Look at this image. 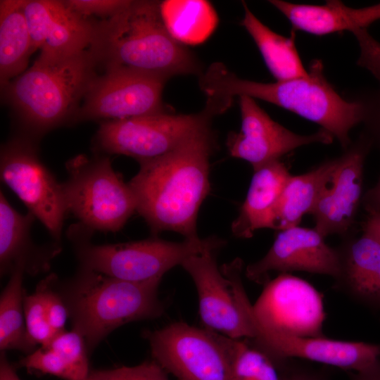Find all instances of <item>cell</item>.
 <instances>
[{
    "mask_svg": "<svg viewBox=\"0 0 380 380\" xmlns=\"http://www.w3.org/2000/svg\"><path fill=\"white\" fill-rule=\"evenodd\" d=\"M213 140L208 127L172 151L139 162V170L128 184L137 211L153 233L172 231L186 239L198 238L196 220L210 191Z\"/></svg>",
    "mask_w": 380,
    "mask_h": 380,
    "instance_id": "1",
    "label": "cell"
},
{
    "mask_svg": "<svg viewBox=\"0 0 380 380\" xmlns=\"http://www.w3.org/2000/svg\"><path fill=\"white\" fill-rule=\"evenodd\" d=\"M200 87L207 96L206 108L214 114L228 109L234 96L259 99L317 123L337 139L344 151L352 144L350 130L365 117L361 98L351 101L342 98L326 79L319 60L312 61L308 77L270 83L241 79L217 63L201 75Z\"/></svg>",
    "mask_w": 380,
    "mask_h": 380,
    "instance_id": "2",
    "label": "cell"
},
{
    "mask_svg": "<svg viewBox=\"0 0 380 380\" xmlns=\"http://www.w3.org/2000/svg\"><path fill=\"white\" fill-rule=\"evenodd\" d=\"M89 51L108 70H125L166 80L196 73L197 61L163 23L160 3L129 1L113 16L95 24Z\"/></svg>",
    "mask_w": 380,
    "mask_h": 380,
    "instance_id": "3",
    "label": "cell"
},
{
    "mask_svg": "<svg viewBox=\"0 0 380 380\" xmlns=\"http://www.w3.org/2000/svg\"><path fill=\"white\" fill-rule=\"evenodd\" d=\"M161 279L132 282L81 267L70 301L73 329L93 349L126 323L161 316L164 307L158 296Z\"/></svg>",
    "mask_w": 380,
    "mask_h": 380,
    "instance_id": "4",
    "label": "cell"
},
{
    "mask_svg": "<svg viewBox=\"0 0 380 380\" xmlns=\"http://www.w3.org/2000/svg\"><path fill=\"white\" fill-rule=\"evenodd\" d=\"M96 61L89 50L70 56H39L5 87L10 102L25 122L40 131L63 121L96 76Z\"/></svg>",
    "mask_w": 380,
    "mask_h": 380,
    "instance_id": "5",
    "label": "cell"
},
{
    "mask_svg": "<svg viewBox=\"0 0 380 380\" xmlns=\"http://www.w3.org/2000/svg\"><path fill=\"white\" fill-rule=\"evenodd\" d=\"M92 232L81 223L72 226L68 232L81 267L132 282L162 279L165 272L181 265L187 258L208 249H220L224 243L222 239L210 236L185 239L181 242L151 238L95 245L90 242Z\"/></svg>",
    "mask_w": 380,
    "mask_h": 380,
    "instance_id": "6",
    "label": "cell"
},
{
    "mask_svg": "<svg viewBox=\"0 0 380 380\" xmlns=\"http://www.w3.org/2000/svg\"><path fill=\"white\" fill-rule=\"evenodd\" d=\"M62 184L67 208L91 229L117 232L137 210L132 190L113 168L108 157L77 156L66 163Z\"/></svg>",
    "mask_w": 380,
    "mask_h": 380,
    "instance_id": "7",
    "label": "cell"
},
{
    "mask_svg": "<svg viewBox=\"0 0 380 380\" xmlns=\"http://www.w3.org/2000/svg\"><path fill=\"white\" fill-rule=\"evenodd\" d=\"M218 250L191 255L181 265L195 284L200 317L208 329L234 339H251L253 331L248 319L251 303L242 284L243 261L236 258L219 269Z\"/></svg>",
    "mask_w": 380,
    "mask_h": 380,
    "instance_id": "8",
    "label": "cell"
},
{
    "mask_svg": "<svg viewBox=\"0 0 380 380\" xmlns=\"http://www.w3.org/2000/svg\"><path fill=\"white\" fill-rule=\"evenodd\" d=\"M153 360L179 380H232L229 338L183 322L148 333Z\"/></svg>",
    "mask_w": 380,
    "mask_h": 380,
    "instance_id": "9",
    "label": "cell"
},
{
    "mask_svg": "<svg viewBox=\"0 0 380 380\" xmlns=\"http://www.w3.org/2000/svg\"><path fill=\"white\" fill-rule=\"evenodd\" d=\"M213 115L160 112L103 122L96 134L99 147L108 153L132 157L139 162L160 156L185 139L209 127Z\"/></svg>",
    "mask_w": 380,
    "mask_h": 380,
    "instance_id": "10",
    "label": "cell"
},
{
    "mask_svg": "<svg viewBox=\"0 0 380 380\" xmlns=\"http://www.w3.org/2000/svg\"><path fill=\"white\" fill-rule=\"evenodd\" d=\"M324 317L322 297L315 288L282 273L265 284L252 305L249 319L253 337L258 332L317 337L323 336Z\"/></svg>",
    "mask_w": 380,
    "mask_h": 380,
    "instance_id": "11",
    "label": "cell"
},
{
    "mask_svg": "<svg viewBox=\"0 0 380 380\" xmlns=\"http://www.w3.org/2000/svg\"><path fill=\"white\" fill-rule=\"evenodd\" d=\"M1 180L18 196L51 235L60 241L68 212L63 191L30 144L15 141L1 153Z\"/></svg>",
    "mask_w": 380,
    "mask_h": 380,
    "instance_id": "12",
    "label": "cell"
},
{
    "mask_svg": "<svg viewBox=\"0 0 380 380\" xmlns=\"http://www.w3.org/2000/svg\"><path fill=\"white\" fill-rule=\"evenodd\" d=\"M372 146V140L362 132L338 157L337 165L310 213L315 228L324 237H344L353 232L363 196L364 165Z\"/></svg>",
    "mask_w": 380,
    "mask_h": 380,
    "instance_id": "13",
    "label": "cell"
},
{
    "mask_svg": "<svg viewBox=\"0 0 380 380\" xmlns=\"http://www.w3.org/2000/svg\"><path fill=\"white\" fill-rule=\"evenodd\" d=\"M165 80L125 70L96 76L84 95L80 119L122 120L163 112Z\"/></svg>",
    "mask_w": 380,
    "mask_h": 380,
    "instance_id": "14",
    "label": "cell"
},
{
    "mask_svg": "<svg viewBox=\"0 0 380 380\" xmlns=\"http://www.w3.org/2000/svg\"><path fill=\"white\" fill-rule=\"evenodd\" d=\"M239 106L241 130L229 135L227 145L231 156L248 162L253 171L302 146L330 144L334 140L322 128L308 135L291 132L273 120L251 97L239 96Z\"/></svg>",
    "mask_w": 380,
    "mask_h": 380,
    "instance_id": "15",
    "label": "cell"
},
{
    "mask_svg": "<svg viewBox=\"0 0 380 380\" xmlns=\"http://www.w3.org/2000/svg\"><path fill=\"white\" fill-rule=\"evenodd\" d=\"M324 239L315 227L297 225L280 230L266 255L249 264L245 274L260 284L270 281L272 272L303 271L334 279L338 272V254Z\"/></svg>",
    "mask_w": 380,
    "mask_h": 380,
    "instance_id": "16",
    "label": "cell"
},
{
    "mask_svg": "<svg viewBox=\"0 0 380 380\" xmlns=\"http://www.w3.org/2000/svg\"><path fill=\"white\" fill-rule=\"evenodd\" d=\"M249 340L278 360H308L348 372L362 370L380 360V343L274 332H258Z\"/></svg>",
    "mask_w": 380,
    "mask_h": 380,
    "instance_id": "17",
    "label": "cell"
},
{
    "mask_svg": "<svg viewBox=\"0 0 380 380\" xmlns=\"http://www.w3.org/2000/svg\"><path fill=\"white\" fill-rule=\"evenodd\" d=\"M23 11L33 51L49 58L70 56L89 47L94 25L71 10L64 1H24Z\"/></svg>",
    "mask_w": 380,
    "mask_h": 380,
    "instance_id": "18",
    "label": "cell"
},
{
    "mask_svg": "<svg viewBox=\"0 0 380 380\" xmlns=\"http://www.w3.org/2000/svg\"><path fill=\"white\" fill-rule=\"evenodd\" d=\"M335 247L338 258V272L334 288L352 300L380 311V241L362 230L343 237Z\"/></svg>",
    "mask_w": 380,
    "mask_h": 380,
    "instance_id": "19",
    "label": "cell"
},
{
    "mask_svg": "<svg viewBox=\"0 0 380 380\" xmlns=\"http://www.w3.org/2000/svg\"><path fill=\"white\" fill-rule=\"evenodd\" d=\"M291 23L293 28L316 35L341 31L353 34L367 30L380 20V3L355 8L339 1H327L324 5L298 4L281 0L269 1Z\"/></svg>",
    "mask_w": 380,
    "mask_h": 380,
    "instance_id": "20",
    "label": "cell"
},
{
    "mask_svg": "<svg viewBox=\"0 0 380 380\" xmlns=\"http://www.w3.org/2000/svg\"><path fill=\"white\" fill-rule=\"evenodd\" d=\"M291 175L280 159L254 170L245 201L232 224L234 236L247 239L258 229H274L277 206Z\"/></svg>",
    "mask_w": 380,
    "mask_h": 380,
    "instance_id": "21",
    "label": "cell"
},
{
    "mask_svg": "<svg viewBox=\"0 0 380 380\" xmlns=\"http://www.w3.org/2000/svg\"><path fill=\"white\" fill-rule=\"evenodd\" d=\"M338 163V157L326 160L309 172L291 175L279 200L274 229L297 226L310 214Z\"/></svg>",
    "mask_w": 380,
    "mask_h": 380,
    "instance_id": "22",
    "label": "cell"
},
{
    "mask_svg": "<svg viewBox=\"0 0 380 380\" xmlns=\"http://www.w3.org/2000/svg\"><path fill=\"white\" fill-rule=\"evenodd\" d=\"M21 0L0 3V82L5 88L9 80L23 73L34 52Z\"/></svg>",
    "mask_w": 380,
    "mask_h": 380,
    "instance_id": "23",
    "label": "cell"
},
{
    "mask_svg": "<svg viewBox=\"0 0 380 380\" xmlns=\"http://www.w3.org/2000/svg\"><path fill=\"white\" fill-rule=\"evenodd\" d=\"M244 15L241 25L258 46L271 74L277 81L308 77L309 71L303 66L295 46L293 37H286L263 24L243 3Z\"/></svg>",
    "mask_w": 380,
    "mask_h": 380,
    "instance_id": "24",
    "label": "cell"
},
{
    "mask_svg": "<svg viewBox=\"0 0 380 380\" xmlns=\"http://www.w3.org/2000/svg\"><path fill=\"white\" fill-rule=\"evenodd\" d=\"M163 23L170 36L182 45L204 42L217 27L212 4L203 0H167L160 3Z\"/></svg>",
    "mask_w": 380,
    "mask_h": 380,
    "instance_id": "25",
    "label": "cell"
},
{
    "mask_svg": "<svg viewBox=\"0 0 380 380\" xmlns=\"http://www.w3.org/2000/svg\"><path fill=\"white\" fill-rule=\"evenodd\" d=\"M26 270L24 262H18L1 295L0 350L3 352L11 349L33 351L27 338L24 316L23 277Z\"/></svg>",
    "mask_w": 380,
    "mask_h": 380,
    "instance_id": "26",
    "label": "cell"
},
{
    "mask_svg": "<svg viewBox=\"0 0 380 380\" xmlns=\"http://www.w3.org/2000/svg\"><path fill=\"white\" fill-rule=\"evenodd\" d=\"M35 217L16 211L1 191L0 194V264L1 274L11 272L23 262L28 269V256L34 246L30 239L31 226Z\"/></svg>",
    "mask_w": 380,
    "mask_h": 380,
    "instance_id": "27",
    "label": "cell"
},
{
    "mask_svg": "<svg viewBox=\"0 0 380 380\" xmlns=\"http://www.w3.org/2000/svg\"><path fill=\"white\" fill-rule=\"evenodd\" d=\"M232 380H286L290 359L274 358L247 338L229 339Z\"/></svg>",
    "mask_w": 380,
    "mask_h": 380,
    "instance_id": "28",
    "label": "cell"
},
{
    "mask_svg": "<svg viewBox=\"0 0 380 380\" xmlns=\"http://www.w3.org/2000/svg\"><path fill=\"white\" fill-rule=\"evenodd\" d=\"M46 279L37 286L35 291L26 295L24 293L23 308L26 331L30 346L37 344L48 346L57 335L51 328L45 309L44 292Z\"/></svg>",
    "mask_w": 380,
    "mask_h": 380,
    "instance_id": "29",
    "label": "cell"
},
{
    "mask_svg": "<svg viewBox=\"0 0 380 380\" xmlns=\"http://www.w3.org/2000/svg\"><path fill=\"white\" fill-rule=\"evenodd\" d=\"M30 371L50 374L64 380H75L73 372L61 355L49 346L36 349L19 362Z\"/></svg>",
    "mask_w": 380,
    "mask_h": 380,
    "instance_id": "30",
    "label": "cell"
},
{
    "mask_svg": "<svg viewBox=\"0 0 380 380\" xmlns=\"http://www.w3.org/2000/svg\"><path fill=\"white\" fill-rule=\"evenodd\" d=\"M166 373L153 360L132 367L90 371L87 380H169Z\"/></svg>",
    "mask_w": 380,
    "mask_h": 380,
    "instance_id": "31",
    "label": "cell"
},
{
    "mask_svg": "<svg viewBox=\"0 0 380 380\" xmlns=\"http://www.w3.org/2000/svg\"><path fill=\"white\" fill-rule=\"evenodd\" d=\"M372 74L379 80L380 84V69ZM361 99L365 105V117L363 123L364 132L372 140L373 146L380 148V86L378 89L361 94Z\"/></svg>",
    "mask_w": 380,
    "mask_h": 380,
    "instance_id": "32",
    "label": "cell"
},
{
    "mask_svg": "<svg viewBox=\"0 0 380 380\" xmlns=\"http://www.w3.org/2000/svg\"><path fill=\"white\" fill-rule=\"evenodd\" d=\"M64 2L71 10L84 18L93 15L107 19L122 9L129 1L69 0Z\"/></svg>",
    "mask_w": 380,
    "mask_h": 380,
    "instance_id": "33",
    "label": "cell"
},
{
    "mask_svg": "<svg viewBox=\"0 0 380 380\" xmlns=\"http://www.w3.org/2000/svg\"><path fill=\"white\" fill-rule=\"evenodd\" d=\"M54 279V275L46 278L44 303L49 324L56 334H58L65 331L68 309L58 293L51 288Z\"/></svg>",
    "mask_w": 380,
    "mask_h": 380,
    "instance_id": "34",
    "label": "cell"
},
{
    "mask_svg": "<svg viewBox=\"0 0 380 380\" xmlns=\"http://www.w3.org/2000/svg\"><path fill=\"white\" fill-rule=\"evenodd\" d=\"M286 380H330V378L325 371L296 365L291 359Z\"/></svg>",
    "mask_w": 380,
    "mask_h": 380,
    "instance_id": "35",
    "label": "cell"
},
{
    "mask_svg": "<svg viewBox=\"0 0 380 380\" xmlns=\"http://www.w3.org/2000/svg\"><path fill=\"white\" fill-rule=\"evenodd\" d=\"M361 204L368 214L380 211V176L376 184L363 194Z\"/></svg>",
    "mask_w": 380,
    "mask_h": 380,
    "instance_id": "36",
    "label": "cell"
},
{
    "mask_svg": "<svg viewBox=\"0 0 380 380\" xmlns=\"http://www.w3.org/2000/svg\"><path fill=\"white\" fill-rule=\"evenodd\" d=\"M348 373L350 380H380V360L362 370Z\"/></svg>",
    "mask_w": 380,
    "mask_h": 380,
    "instance_id": "37",
    "label": "cell"
},
{
    "mask_svg": "<svg viewBox=\"0 0 380 380\" xmlns=\"http://www.w3.org/2000/svg\"><path fill=\"white\" fill-rule=\"evenodd\" d=\"M362 230L369 233L380 241V211L368 214L362 224Z\"/></svg>",
    "mask_w": 380,
    "mask_h": 380,
    "instance_id": "38",
    "label": "cell"
},
{
    "mask_svg": "<svg viewBox=\"0 0 380 380\" xmlns=\"http://www.w3.org/2000/svg\"><path fill=\"white\" fill-rule=\"evenodd\" d=\"M0 380H20L4 352L0 357Z\"/></svg>",
    "mask_w": 380,
    "mask_h": 380,
    "instance_id": "39",
    "label": "cell"
}]
</instances>
